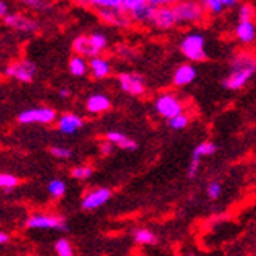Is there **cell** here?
<instances>
[{"instance_id":"obj_43","label":"cell","mask_w":256,"mask_h":256,"mask_svg":"<svg viewBox=\"0 0 256 256\" xmlns=\"http://www.w3.org/2000/svg\"><path fill=\"white\" fill-rule=\"evenodd\" d=\"M187 256H196V254H195V253H188Z\"/></svg>"},{"instance_id":"obj_42","label":"cell","mask_w":256,"mask_h":256,"mask_svg":"<svg viewBox=\"0 0 256 256\" xmlns=\"http://www.w3.org/2000/svg\"><path fill=\"white\" fill-rule=\"evenodd\" d=\"M88 2H90V4H92V5H93V4H94V2H96V0H88Z\"/></svg>"},{"instance_id":"obj_1","label":"cell","mask_w":256,"mask_h":256,"mask_svg":"<svg viewBox=\"0 0 256 256\" xmlns=\"http://www.w3.org/2000/svg\"><path fill=\"white\" fill-rule=\"evenodd\" d=\"M256 72V58L248 52H239L230 63V72L224 79L222 85L226 90L236 92L244 88Z\"/></svg>"},{"instance_id":"obj_25","label":"cell","mask_w":256,"mask_h":256,"mask_svg":"<svg viewBox=\"0 0 256 256\" xmlns=\"http://www.w3.org/2000/svg\"><path fill=\"white\" fill-rule=\"evenodd\" d=\"M88 38H90L92 46H93V49H94L98 54H101V52L107 48V44H108L107 36L104 35V33H93V35H90Z\"/></svg>"},{"instance_id":"obj_33","label":"cell","mask_w":256,"mask_h":256,"mask_svg":"<svg viewBox=\"0 0 256 256\" xmlns=\"http://www.w3.org/2000/svg\"><path fill=\"white\" fill-rule=\"evenodd\" d=\"M20 2L33 10H38V11H44L50 6V0H20Z\"/></svg>"},{"instance_id":"obj_20","label":"cell","mask_w":256,"mask_h":256,"mask_svg":"<svg viewBox=\"0 0 256 256\" xmlns=\"http://www.w3.org/2000/svg\"><path fill=\"white\" fill-rule=\"evenodd\" d=\"M154 13H156V8L152 5L146 4V5H143L142 8L132 11V13L129 14V19L134 20V22H138V24H151Z\"/></svg>"},{"instance_id":"obj_44","label":"cell","mask_w":256,"mask_h":256,"mask_svg":"<svg viewBox=\"0 0 256 256\" xmlns=\"http://www.w3.org/2000/svg\"><path fill=\"white\" fill-rule=\"evenodd\" d=\"M203 2H204V0H203Z\"/></svg>"},{"instance_id":"obj_19","label":"cell","mask_w":256,"mask_h":256,"mask_svg":"<svg viewBox=\"0 0 256 256\" xmlns=\"http://www.w3.org/2000/svg\"><path fill=\"white\" fill-rule=\"evenodd\" d=\"M88 66H90V71L93 74L94 79H106V77L110 74V63L108 60L102 58V57H93L90 58V62H88Z\"/></svg>"},{"instance_id":"obj_41","label":"cell","mask_w":256,"mask_h":256,"mask_svg":"<svg viewBox=\"0 0 256 256\" xmlns=\"http://www.w3.org/2000/svg\"><path fill=\"white\" fill-rule=\"evenodd\" d=\"M60 98H70L71 96V92H70V88H62V90L58 92Z\"/></svg>"},{"instance_id":"obj_6","label":"cell","mask_w":256,"mask_h":256,"mask_svg":"<svg viewBox=\"0 0 256 256\" xmlns=\"http://www.w3.org/2000/svg\"><path fill=\"white\" fill-rule=\"evenodd\" d=\"M118 85L126 94L130 96H142L146 92V84L140 74L136 72H121L118 76Z\"/></svg>"},{"instance_id":"obj_35","label":"cell","mask_w":256,"mask_h":256,"mask_svg":"<svg viewBox=\"0 0 256 256\" xmlns=\"http://www.w3.org/2000/svg\"><path fill=\"white\" fill-rule=\"evenodd\" d=\"M50 154L57 159H70L72 156V151L64 146H50Z\"/></svg>"},{"instance_id":"obj_15","label":"cell","mask_w":256,"mask_h":256,"mask_svg":"<svg viewBox=\"0 0 256 256\" xmlns=\"http://www.w3.org/2000/svg\"><path fill=\"white\" fill-rule=\"evenodd\" d=\"M236 36L242 44H252L256 40V27L253 20H239L236 27Z\"/></svg>"},{"instance_id":"obj_7","label":"cell","mask_w":256,"mask_h":256,"mask_svg":"<svg viewBox=\"0 0 256 256\" xmlns=\"http://www.w3.org/2000/svg\"><path fill=\"white\" fill-rule=\"evenodd\" d=\"M5 74L8 77H13V79L19 80V82L28 84L33 80V77L36 74V64L30 60H19V62L11 63L6 68Z\"/></svg>"},{"instance_id":"obj_32","label":"cell","mask_w":256,"mask_h":256,"mask_svg":"<svg viewBox=\"0 0 256 256\" xmlns=\"http://www.w3.org/2000/svg\"><path fill=\"white\" fill-rule=\"evenodd\" d=\"M148 0H123V11L124 13H132L138 8H142L143 5H146Z\"/></svg>"},{"instance_id":"obj_39","label":"cell","mask_w":256,"mask_h":256,"mask_svg":"<svg viewBox=\"0 0 256 256\" xmlns=\"http://www.w3.org/2000/svg\"><path fill=\"white\" fill-rule=\"evenodd\" d=\"M10 14L8 11V5L4 2V0H0V18H6Z\"/></svg>"},{"instance_id":"obj_16","label":"cell","mask_w":256,"mask_h":256,"mask_svg":"<svg viewBox=\"0 0 256 256\" xmlns=\"http://www.w3.org/2000/svg\"><path fill=\"white\" fill-rule=\"evenodd\" d=\"M99 18L110 26H128L129 18L123 10H99Z\"/></svg>"},{"instance_id":"obj_11","label":"cell","mask_w":256,"mask_h":256,"mask_svg":"<svg viewBox=\"0 0 256 256\" xmlns=\"http://www.w3.org/2000/svg\"><path fill=\"white\" fill-rule=\"evenodd\" d=\"M151 24L159 30H168V28L174 27L178 22H176V16H174L173 8H170V6L156 8V13L152 16Z\"/></svg>"},{"instance_id":"obj_10","label":"cell","mask_w":256,"mask_h":256,"mask_svg":"<svg viewBox=\"0 0 256 256\" xmlns=\"http://www.w3.org/2000/svg\"><path fill=\"white\" fill-rule=\"evenodd\" d=\"M5 24L11 28H14L18 32H26L32 33L38 30V22L35 19H32L26 14H19V13H10L6 18H4Z\"/></svg>"},{"instance_id":"obj_9","label":"cell","mask_w":256,"mask_h":256,"mask_svg":"<svg viewBox=\"0 0 256 256\" xmlns=\"http://www.w3.org/2000/svg\"><path fill=\"white\" fill-rule=\"evenodd\" d=\"M110 196H112V190L110 188H106V187H101V188H94V190L88 192L84 198H82V209L85 210H94V209H99L102 204H106Z\"/></svg>"},{"instance_id":"obj_3","label":"cell","mask_w":256,"mask_h":256,"mask_svg":"<svg viewBox=\"0 0 256 256\" xmlns=\"http://www.w3.org/2000/svg\"><path fill=\"white\" fill-rule=\"evenodd\" d=\"M180 50L187 60L203 62L206 60V40L202 33H188L180 44Z\"/></svg>"},{"instance_id":"obj_23","label":"cell","mask_w":256,"mask_h":256,"mask_svg":"<svg viewBox=\"0 0 256 256\" xmlns=\"http://www.w3.org/2000/svg\"><path fill=\"white\" fill-rule=\"evenodd\" d=\"M216 151H217V146L212 142H202L195 146V150L192 152V158H198V159L209 158V156H214Z\"/></svg>"},{"instance_id":"obj_37","label":"cell","mask_w":256,"mask_h":256,"mask_svg":"<svg viewBox=\"0 0 256 256\" xmlns=\"http://www.w3.org/2000/svg\"><path fill=\"white\" fill-rule=\"evenodd\" d=\"M181 0H148V4L152 5L154 8H160V6H170L173 8L176 4H180Z\"/></svg>"},{"instance_id":"obj_38","label":"cell","mask_w":256,"mask_h":256,"mask_svg":"<svg viewBox=\"0 0 256 256\" xmlns=\"http://www.w3.org/2000/svg\"><path fill=\"white\" fill-rule=\"evenodd\" d=\"M99 151H101L102 156H112V152L115 151V144L110 143L108 140H104L99 143Z\"/></svg>"},{"instance_id":"obj_13","label":"cell","mask_w":256,"mask_h":256,"mask_svg":"<svg viewBox=\"0 0 256 256\" xmlns=\"http://www.w3.org/2000/svg\"><path fill=\"white\" fill-rule=\"evenodd\" d=\"M84 128V120L79 115L64 114L58 118V130L64 136H72L79 129Z\"/></svg>"},{"instance_id":"obj_17","label":"cell","mask_w":256,"mask_h":256,"mask_svg":"<svg viewBox=\"0 0 256 256\" xmlns=\"http://www.w3.org/2000/svg\"><path fill=\"white\" fill-rule=\"evenodd\" d=\"M72 50L77 54V55H80V57H98V52L93 49L92 46V42H90V38L85 36V35H80V36H77L74 41H72Z\"/></svg>"},{"instance_id":"obj_14","label":"cell","mask_w":256,"mask_h":256,"mask_svg":"<svg viewBox=\"0 0 256 256\" xmlns=\"http://www.w3.org/2000/svg\"><path fill=\"white\" fill-rule=\"evenodd\" d=\"M106 140H108L110 143H114L115 146L121 148V150H126V151H136L138 148V143L136 140L129 138L128 136H124L123 132L120 130H108Z\"/></svg>"},{"instance_id":"obj_27","label":"cell","mask_w":256,"mask_h":256,"mask_svg":"<svg viewBox=\"0 0 256 256\" xmlns=\"http://www.w3.org/2000/svg\"><path fill=\"white\" fill-rule=\"evenodd\" d=\"M55 252H57L58 256H74L72 246L68 239H58L55 242Z\"/></svg>"},{"instance_id":"obj_4","label":"cell","mask_w":256,"mask_h":256,"mask_svg":"<svg viewBox=\"0 0 256 256\" xmlns=\"http://www.w3.org/2000/svg\"><path fill=\"white\" fill-rule=\"evenodd\" d=\"M27 228L33 230H58L68 231V222L64 217L52 216V214H35L27 218Z\"/></svg>"},{"instance_id":"obj_31","label":"cell","mask_w":256,"mask_h":256,"mask_svg":"<svg viewBox=\"0 0 256 256\" xmlns=\"http://www.w3.org/2000/svg\"><path fill=\"white\" fill-rule=\"evenodd\" d=\"M18 186V178L13 174H6V173H0V188H5V190H10Z\"/></svg>"},{"instance_id":"obj_26","label":"cell","mask_w":256,"mask_h":256,"mask_svg":"<svg viewBox=\"0 0 256 256\" xmlns=\"http://www.w3.org/2000/svg\"><path fill=\"white\" fill-rule=\"evenodd\" d=\"M92 174H93V168L88 165H79V166H74V168L71 170V176L74 178V180H79V181L88 180Z\"/></svg>"},{"instance_id":"obj_36","label":"cell","mask_w":256,"mask_h":256,"mask_svg":"<svg viewBox=\"0 0 256 256\" xmlns=\"http://www.w3.org/2000/svg\"><path fill=\"white\" fill-rule=\"evenodd\" d=\"M200 164H202V159L198 158H190V164H188V170H187V176L190 178H195L198 170H200Z\"/></svg>"},{"instance_id":"obj_18","label":"cell","mask_w":256,"mask_h":256,"mask_svg":"<svg viewBox=\"0 0 256 256\" xmlns=\"http://www.w3.org/2000/svg\"><path fill=\"white\" fill-rule=\"evenodd\" d=\"M110 108V99L106 94H92L86 99V110L90 114H104Z\"/></svg>"},{"instance_id":"obj_12","label":"cell","mask_w":256,"mask_h":256,"mask_svg":"<svg viewBox=\"0 0 256 256\" xmlns=\"http://www.w3.org/2000/svg\"><path fill=\"white\" fill-rule=\"evenodd\" d=\"M196 68L194 64L184 63L181 66H178L174 74H173V84L176 86H186L190 85L195 79H196Z\"/></svg>"},{"instance_id":"obj_2","label":"cell","mask_w":256,"mask_h":256,"mask_svg":"<svg viewBox=\"0 0 256 256\" xmlns=\"http://www.w3.org/2000/svg\"><path fill=\"white\" fill-rule=\"evenodd\" d=\"M173 11L178 24H195L206 16V8L200 0H181L173 6Z\"/></svg>"},{"instance_id":"obj_21","label":"cell","mask_w":256,"mask_h":256,"mask_svg":"<svg viewBox=\"0 0 256 256\" xmlns=\"http://www.w3.org/2000/svg\"><path fill=\"white\" fill-rule=\"evenodd\" d=\"M132 238H134V240H136L137 244H140V246H156L158 240H159L158 236H156L150 228H137V230H134Z\"/></svg>"},{"instance_id":"obj_28","label":"cell","mask_w":256,"mask_h":256,"mask_svg":"<svg viewBox=\"0 0 256 256\" xmlns=\"http://www.w3.org/2000/svg\"><path fill=\"white\" fill-rule=\"evenodd\" d=\"M187 124H188V116L186 114H181V115L168 120V126L174 130H181V129L187 128Z\"/></svg>"},{"instance_id":"obj_29","label":"cell","mask_w":256,"mask_h":256,"mask_svg":"<svg viewBox=\"0 0 256 256\" xmlns=\"http://www.w3.org/2000/svg\"><path fill=\"white\" fill-rule=\"evenodd\" d=\"M203 5H204L208 13H210V14H220L222 11L225 10L224 4H222V0H204Z\"/></svg>"},{"instance_id":"obj_34","label":"cell","mask_w":256,"mask_h":256,"mask_svg":"<svg viewBox=\"0 0 256 256\" xmlns=\"http://www.w3.org/2000/svg\"><path fill=\"white\" fill-rule=\"evenodd\" d=\"M206 194L210 200H218L220 195H222V184L218 181H212L209 182L208 187H206Z\"/></svg>"},{"instance_id":"obj_22","label":"cell","mask_w":256,"mask_h":256,"mask_svg":"<svg viewBox=\"0 0 256 256\" xmlns=\"http://www.w3.org/2000/svg\"><path fill=\"white\" fill-rule=\"evenodd\" d=\"M90 70V66H88L86 60L80 55H74V57L70 60V72L76 77H82L86 74V71Z\"/></svg>"},{"instance_id":"obj_8","label":"cell","mask_w":256,"mask_h":256,"mask_svg":"<svg viewBox=\"0 0 256 256\" xmlns=\"http://www.w3.org/2000/svg\"><path fill=\"white\" fill-rule=\"evenodd\" d=\"M55 110L41 107V108H30L26 112L19 114L18 120L24 124H32V123H41V124H49L55 120Z\"/></svg>"},{"instance_id":"obj_24","label":"cell","mask_w":256,"mask_h":256,"mask_svg":"<svg viewBox=\"0 0 256 256\" xmlns=\"http://www.w3.org/2000/svg\"><path fill=\"white\" fill-rule=\"evenodd\" d=\"M48 190H49V194L54 196V198H62L63 195H64V192H66V184H64V181H62V180H52L50 182H49V186H48Z\"/></svg>"},{"instance_id":"obj_40","label":"cell","mask_w":256,"mask_h":256,"mask_svg":"<svg viewBox=\"0 0 256 256\" xmlns=\"http://www.w3.org/2000/svg\"><path fill=\"white\" fill-rule=\"evenodd\" d=\"M10 240V236L6 234V232L0 231V246H4V244H6Z\"/></svg>"},{"instance_id":"obj_5","label":"cell","mask_w":256,"mask_h":256,"mask_svg":"<svg viewBox=\"0 0 256 256\" xmlns=\"http://www.w3.org/2000/svg\"><path fill=\"white\" fill-rule=\"evenodd\" d=\"M154 108L160 116L172 120L178 115L184 114L182 112V102L172 93H164L158 96V99L154 101Z\"/></svg>"},{"instance_id":"obj_30","label":"cell","mask_w":256,"mask_h":256,"mask_svg":"<svg viewBox=\"0 0 256 256\" xmlns=\"http://www.w3.org/2000/svg\"><path fill=\"white\" fill-rule=\"evenodd\" d=\"M254 16H256V11H254L253 5L242 4L239 6V20H253Z\"/></svg>"}]
</instances>
